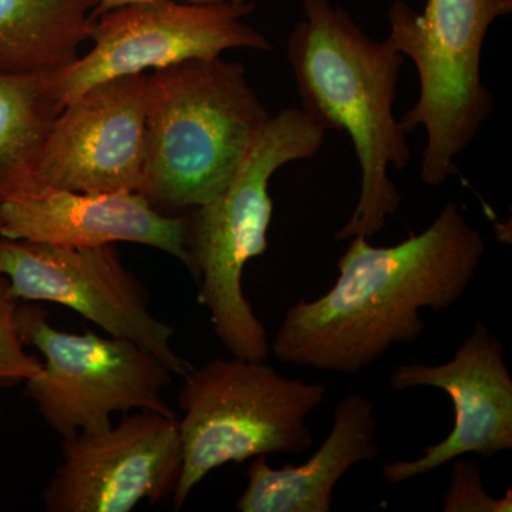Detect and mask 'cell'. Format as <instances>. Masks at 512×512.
I'll return each mask as SVG.
<instances>
[{"instance_id":"10","label":"cell","mask_w":512,"mask_h":512,"mask_svg":"<svg viewBox=\"0 0 512 512\" xmlns=\"http://www.w3.org/2000/svg\"><path fill=\"white\" fill-rule=\"evenodd\" d=\"M181 468L177 416L141 410L110 429L62 439L43 503L47 512H130L173 495Z\"/></svg>"},{"instance_id":"18","label":"cell","mask_w":512,"mask_h":512,"mask_svg":"<svg viewBox=\"0 0 512 512\" xmlns=\"http://www.w3.org/2000/svg\"><path fill=\"white\" fill-rule=\"evenodd\" d=\"M450 485L444 497V512H511L512 491L491 497L484 490L483 474L477 460L451 461Z\"/></svg>"},{"instance_id":"19","label":"cell","mask_w":512,"mask_h":512,"mask_svg":"<svg viewBox=\"0 0 512 512\" xmlns=\"http://www.w3.org/2000/svg\"><path fill=\"white\" fill-rule=\"evenodd\" d=\"M141 2H156V0H99L96 12H94V18L101 15V13L107 12V10L120 8V6L131 5V3ZM178 2L188 3H258L259 0H178Z\"/></svg>"},{"instance_id":"1","label":"cell","mask_w":512,"mask_h":512,"mask_svg":"<svg viewBox=\"0 0 512 512\" xmlns=\"http://www.w3.org/2000/svg\"><path fill=\"white\" fill-rule=\"evenodd\" d=\"M339 278L315 301L296 302L272 342L281 362L356 375L392 346L426 329L421 309L440 313L460 301L484 261L487 242L456 202L420 234L392 247L350 238Z\"/></svg>"},{"instance_id":"3","label":"cell","mask_w":512,"mask_h":512,"mask_svg":"<svg viewBox=\"0 0 512 512\" xmlns=\"http://www.w3.org/2000/svg\"><path fill=\"white\" fill-rule=\"evenodd\" d=\"M244 64L192 59L148 74L143 194L157 210H195L227 187L269 119Z\"/></svg>"},{"instance_id":"15","label":"cell","mask_w":512,"mask_h":512,"mask_svg":"<svg viewBox=\"0 0 512 512\" xmlns=\"http://www.w3.org/2000/svg\"><path fill=\"white\" fill-rule=\"evenodd\" d=\"M59 70H0V204L39 188L40 154L64 107Z\"/></svg>"},{"instance_id":"2","label":"cell","mask_w":512,"mask_h":512,"mask_svg":"<svg viewBox=\"0 0 512 512\" xmlns=\"http://www.w3.org/2000/svg\"><path fill=\"white\" fill-rule=\"evenodd\" d=\"M302 12L286 46L301 109L326 131L348 134L360 168L359 200L335 239L372 238L403 202L390 170L412 160L409 134L394 116L406 59L330 0H302Z\"/></svg>"},{"instance_id":"17","label":"cell","mask_w":512,"mask_h":512,"mask_svg":"<svg viewBox=\"0 0 512 512\" xmlns=\"http://www.w3.org/2000/svg\"><path fill=\"white\" fill-rule=\"evenodd\" d=\"M18 305L8 279L0 274V392L28 382L42 370V359L26 352L16 316Z\"/></svg>"},{"instance_id":"6","label":"cell","mask_w":512,"mask_h":512,"mask_svg":"<svg viewBox=\"0 0 512 512\" xmlns=\"http://www.w3.org/2000/svg\"><path fill=\"white\" fill-rule=\"evenodd\" d=\"M183 377V468L171 495L175 511L215 468L312 447L306 417L325 399V384L288 379L265 360L237 356L191 367Z\"/></svg>"},{"instance_id":"13","label":"cell","mask_w":512,"mask_h":512,"mask_svg":"<svg viewBox=\"0 0 512 512\" xmlns=\"http://www.w3.org/2000/svg\"><path fill=\"white\" fill-rule=\"evenodd\" d=\"M0 237L70 248L130 242L165 252L194 272L187 215L163 214L138 191L37 188L0 204Z\"/></svg>"},{"instance_id":"14","label":"cell","mask_w":512,"mask_h":512,"mask_svg":"<svg viewBox=\"0 0 512 512\" xmlns=\"http://www.w3.org/2000/svg\"><path fill=\"white\" fill-rule=\"evenodd\" d=\"M375 406L360 393L335 407L329 436L301 466L272 468L252 458L248 484L235 508L242 512H329L340 478L356 464L379 457Z\"/></svg>"},{"instance_id":"7","label":"cell","mask_w":512,"mask_h":512,"mask_svg":"<svg viewBox=\"0 0 512 512\" xmlns=\"http://www.w3.org/2000/svg\"><path fill=\"white\" fill-rule=\"evenodd\" d=\"M16 316L23 342L42 356L25 394L60 439L110 429L114 413L175 416L163 399L173 373L136 343L90 330L63 332L33 303H19Z\"/></svg>"},{"instance_id":"8","label":"cell","mask_w":512,"mask_h":512,"mask_svg":"<svg viewBox=\"0 0 512 512\" xmlns=\"http://www.w3.org/2000/svg\"><path fill=\"white\" fill-rule=\"evenodd\" d=\"M256 5L156 0L107 10L93 19L89 52L59 70L60 99L67 104L97 84L229 50L269 52L268 37L245 22Z\"/></svg>"},{"instance_id":"4","label":"cell","mask_w":512,"mask_h":512,"mask_svg":"<svg viewBox=\"0 0 512 512\" xmlns=\"http://www.w3.org/2000/svg\"><path fill=\"white\" fill-rule=\"evenodd\" d=\"M326 133L301 107L271 114L227 187L187 215L198 303L210 313L215 335L232 356L268 359V333L245 298L242 276L248 262L269 248L272 177L285 165L318 156Z\"/></svg>"},{"instance_id":"5","label":"cell","mask_w":512,"mask_h":512,"mask_svg":"<svg viewBox=\"0 0 512 512\" xmlns=\"http://www.w3.org/2000/svg\"><path fill=\"white\" fill-rule=\"evenodd\" d=\"M511 13L512 0H427L421 13L404 0L390 5L387 39L412 60L420 83L400 123L407 134L423 127L420 178L429 187L458 175L457 158L494 114L481 60L488 30Z\"/></svg>"},{"instance_id":"11","label":"cell","mask_w":512,"mask_h":512,"mask_svg":"<svg viewBox=\"0 0 512 512\" xmlns=\"http://www.w3.org/2000/svg\"><path fill=\"white\" fill-rule=\"evenodd\" d=\"M147 104V73L97 84L64 104L40 154L39 188L140 190Z\"/></svg>"},{"instance_id":"12","label":"cell","mask_w":512,"mask_h":512,"mask_svg":"<svg viewBox=\"0 0 512 512\" xmlns=\"http://www.w3.org/2000/svg\"><path fill=\"white\" fill-rule=\"evenodd\" d=\"M504 352V343L484 323H477L448 362L409 363L393 370L389 377L393 390H443L453 402L456 417L446 439L424 448L417 460L384 463L387 483L399 485L426 476L467 454L487 460L512 450V377Z\"/></svg>"},{"instance_id":"9","label":"cell","mask_w":512,"mask_h":512,"mask_svg":"<svg viewBox=\"0 0 512 512\" xmlns=\"http://www.w3.org/2000/svg\"><path fill=\"white\" fill-rule=\"evenodd\" d=\"M0 274L19 302L66 306L106 335L130 340L175 376L190 363L177 355L174 329L150 311V295L116 245L70 248L0 237Z\"/></svg>"},{"instance_id":"16","label":"cell","mask_w":512,"mask_h":512,"mask_svg":"<svg viewBox=\"0 0 512 512\" xmlns=\"http://www.w3.org/2000/svg\"><path fill=\"white\" fill-rule=\"evenodd\" d=\"M99 0H0V70L69 66L89 40Z\"/></svg>"}]
</instances>
